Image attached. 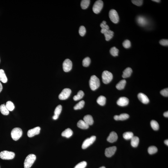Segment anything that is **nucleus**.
I'll list each match as a JSON object with an SVG mask.
<instances>
[{
	"mask_svg": "<svg viewBox=\"0 0 168 168\" xmlns=\"http://www.w3.org/2000/svg\"><path fill=\"white\" fill-rule=\"evenodd\" d=\"M77 126L78 128L82 129H87L89 127V125L82 120H80L78 121Z\"/></svg>",
	"mask_w": 168,
	"mask_h": 168,
	"instance_id": "21",
	"label": "nucleus"
},
{
	"mask_svg": "<svg viewBox=\"0 0 168 168\" xmlns=\"http://www.w3.org/2000/svg\"><path fill=\"white\" fill-rule=\"evenodd\" d=\"M90 0H82L81 3V8L83 10L87 9L90 5Z\"/></svg>",
	"mask_w": 168,
	"mask_h": 168,
	"instance_id": "28",
	"label": "nucleus"
},
{
	"mask_svg": "<svg viewBox=\"0 0 168 168\" xmlns=\"http://www.w3.org/2000/svg\"><path fill=\"white\" fill-rule=\"evenodd\" d=\"M117 147L115 146L109 147L105 150V154L106 157H111L114 154L116 150Z\"/></svg>",
	"mask_w": 168,
	"mask_h": 168,
	"instance_id": "12",
	"label": "nucleus"
},
{
	"mask_svg": "<svg viewBox=\"0 0 168 168\" xmlns=\"http://www.w3.org/2000/svg\"><path fill=\"white\" fill-rule=\"evenodd\" d=\"M96 139V137L95 136H93L90 138H88L85 139L82 143V146L83 149H85L92 144L95 141Z\"/></svg>",
	"mask_w": 168,
	"mask_h": 168,
	"instance_id": "8",
	"label": "nucleus"
},
{
	"mask_svg": "<svg viewBox=\"0 0 168 168\" xmlns=\"http://www.w3.org/2000/svg\"><path fill=\"white\" fill-rule=\"evenodd\" d=\"M91 63V59L90 58L87 57L85 58L82 61V64L84 67L89 66Z\"/></svg>",
	"mask_w": 168,
	"mask_h": 168,
	"instance_id": "36",
	"label": "nucleus"
},
{
	"mask_svg": "<svg viewBox=\"0 0 168 168\" xmlns=\"http://www.w3.org/2000/svg\"><path fill=\"white\" fill-rule=\"evenodd\" d=\"M164 143L165 144L167 145H168V139H166V140L164 141Z\"/></svg>",
	"mask_w": 168,
	"mask_h": 168,
	"instance_id": "48",
	"label": "nucleus"
},
{
	"mask_svg": "<svg viewBox=\"0 0 168 168\" xmlns=\"http://www.w3.org/2000/svg\"><path fill=\"white\" fill-rule=\"evenodd\" d=\"M129 117L128 114L126 113L122 114L120 115H116L114 117V119L116 121H124L127 119Z\"/></svg>",
	"mask_w": 168,
	"mask_h": 168,
	"instance_id": "17",
	"label": "nucleus"
},
{
	"mask_svg": "<svg viewBox=\"0 0 168 168\" xmlns=\"http://www.w3.org/2000/svg\"><path fill=\"white\" fill-rule=\"evenodd\" d=\"M86 33V29L85 27L84 26H82L80 27L79 30V33L80 35L82 37L85 36Z\"/></svg>",
	"mask_w": 168,
	"mask_h": 168,
	"instance_id": "38",
	"label": "nucleus"
},
{
	"mask_svg": "<svg viewBox=\"0 0 168 168\" xmlns=\"http://www.w3.org/2000/svg\"><path fill=\"white\" fill-rule=\"evenodd\" d=\"M102 80L105 84H108L110 82L113 78V75L111 72L108 71H104L102 75Z\"/></svg>",
	"mask_w": 168,
	"mask_h": 168,
	"instance_id": "5",
	"label": "nucleus"
},
{
	"mask_svg": "<svg viewBox=\"0 0 168 168\" xmlns=\"http://www.w3.org/2000/svg\"><path fill=\"white\" fill-rule=\"evenodd\" d=\"M131 139L132 146L134 147H137L139 142V138L138 137L134 136Z\"/></svg>",
	"mask_w": 168,
	"mask_h": 168,
	"instance_id": "24",
	"label": "nucleus"
},
{
	"mask_svg": "<svg viewBox=\"0 0 168 168\" xmlns=\"http://www.w3.org/2000/svg\"><path fill=\"white\" fill-rule=\"evenodd\" d=\"M129 101V99L125 97H122L118 100L117 103L118 105L120 106L124 107L128 104Z\"/></svg>",
	"mask_w": 168,
	"mask_h": 168,
	"instance_id": "13",
	"label": "nucleus"
},
{
	"mask_svg": "<svg viewBox=\"0 0 168 168\" xmlns=\"http://www.w3.org/2000/svg\"><path fill=\"white\" fill-rule=\"evenodd\" d=\"M103 3L102 1L99 0L96 1L93 6V12L96 14L99 13L103 9Z\"/></svg>",
	"mask_w": 168,
	"mask_h": 168,
	"instance_id": "7",
	"label": "nucleus"
},
{
	"mask_svg": "<svg viewBox=\"0 0 168 168\" xmlns=\"http://www.w3.org/2000/svg\"><path fill=\"white\" fill-rule=\"evenodd\" d=\"M84 93L82 91H79L77 93V95L74 96L73 97V99L75 101H78L82 99L84 95Z\"/></svg>",
	"mask_w": 168,
	"mask_h": 168,
	"instance_id": "29",
	"label": "nucleus"
},
{
	"mask_svg": "<svg viewBox=\"0 0 168 168\" xmlns=\"http://www.w3.org/2000/svg\"><path fill=\"white\" fill-rule=\"evenodd\" d=\"M143 1L142 0H133L132 1V2L134 5L137 6H140L143 4Z\"/></svg>",
	"mask_w": 168,
	"mask_h": 168,
	"instance_id": "41",
	"label": "nucleus"
},
{
	"mask_svg": "<svg viewBox=\"0 0 168 168\" xmlns=\"http://www.w3.org/2000/svg\"><path fill=\"white\" fill-rule=\"evenodd\" d=\"M14 152L7 151H4L0 152V158L4 160L12 159L15 157Z\"/></svg>",
	"mask_w": 168,
	"mask_h": 168,
	"instance_id": "4",
	"label": "nucleus"
},
{
	"mask_svg": "<svg viewBox=\"0 0 168 168\" xmlns=\"http://www.w3.org/2000/svg\"><path fill=\"white\" fill-rule=\"evenodd\" d=\"M58 118L59 117H57V116H55V115H54L53 117V119L54 120H55L57 119H58Z\"/></svg>",
	"mask_w": 168,
	"mask_h": 168,
	"instance_id": "47",
	"label": "nucleus"
},
{
	"mask_svg": "<svg viewBox=\"0 0 168 168\" xmlns=\"http://www.w3.org/2000/svg\"><path fill=\"white\" fill-rule=\"evenodd\" d=\"M109 17L112 22L114 24H117L119 20V18L117 11L114 9L110 10L109 12Z\"/></svg>",
	"mask_w": 168,
	"mask_h": 168,
	"instance_id": "6",
	"label": "nucleus"
},
{
	"mask_svg": "<svg viewBox=\"0 0 168 168\" xmlns=\"http://www.w3.org/2000/svg\"><path fill=\"white\" fill-rule=\"evenodd\" d=\"M102 24H104V25H106V22L105 21H104L102 22Z\"/></svg>",
	"mask_w": 168,
	"mask_h": 168,
	"instance_id": "50",
	"label": "nucleus"
},
{
	"mask_svg": "<svg viewBox=\"0 0 168 168\" xmlns=\"http://www.w3.org/2000/svg\"><path fill=\"white\" fill-rule=\"evenodd\" d=\"M118 139V135L117 133L112 131L110 134L107 138V141L110 143H112L117 141Z\"/></svg>",
	"mask_w": 168,
	"mask_h": 168,
	"instance_id": "15",
	"label": "nucleus"
},
{
	"mask_svg": "<svg viewBox=\"0 0 168 168\" xmlns=\"http://www.w3.org/2000/svg\"><path fill=\"white\" fill-rule=\"evenodd\" d=\"M83 121L89 126L92 125L94 123V121L93 118L90 115H88L83 117Z\"/></svg>",
	"mask_w": 168,
	"mask_h": 168,
	"instance_id": "18",
	"label": "nucleus"
},
{
	"mask_svg": "<svg viewBox=\"0 0 168 168\" xmlns=\"http://www.w3.org/2000/svg\"><path fill=\"white\" fill-rule=\"evenodd\" d=\"M41 128L39 127L34 128L30 129L28 131V135L29 137H32L35 135H37L40 133Z\"/></svg>",
	"mask_w": 168,
	"mask_h": 168,
	"instance_id": "11",
	"label": "nucleus"
},
{
	"mask_svg": "<svg viewBox=\"0 0 168 168\" xmlns=\"http://www.w3.org/2000/svg\"><path fill=\"white\" fill-rule=\"evenodd\" d=\"M85 104V102L84 101H81L77 103L74 107V109L75 110L81 109L83 108Z\"/></svg>",
	"mask_w": 168,
	"mask_h": 168,
	"instance_id": "33",
	"label": "nucleus"
},
{
	"mask_svg": "<svg viewBox=\"0 0 168 168\" xmlns=\"http://www.w3.org/2000/svg\"><path fill=\"white\" fill-rule=\"evenodd\" d=\"M100 27L102 28V29H105L107 30H109V26L107 25V24L104 25V24L101 23V24H100Z\"/></svg>",
	"mask_w": 168,
	"mask_h": 168,
	"instance_id": "44",
	"label": "nucleus"
},
{
	"mask_svg": "<svg viewBox=\"0 0 168 168\" xmlns=\"http://www.w3.org/2000/svg\"><path fill=\"white\" fill-rule=\"evenodd\" d=\"M123 46L125 48L128 49L131 46V42L129 40H126L124 41L123 43Z\"/></svg>",
	"mask_w": 168,
	"mask_h": 168,
	"instance_id": "40",
	"label": "nucleus"
},
{
	"mask_svg": "<svg viewBox=\"0 0 168 168\" xmlns=\"http://www.w3.org/2000/svg\"><path fill=\"white\" fill-rule=\"evenodd\" d=\"M157 151V148L155 146H151L148 148V153L150 154H153L156 153Z\"/></svg>",
	"mask_w": 168,
	"mask_h": 168,
	"instance_id": "37",
	"label": "nucleus"
},
{
	"mask_svg": "<svg viewBox=\"0 0 168 168\" xmlns=\"http://www.w3.org/2000/svg\"><path fill=\"white\" fill-rule=\"evenodd\" d=\"M159 43L162 46H168V40L167 39H162L159 41Z\"/></svg>",
	"mask_w": 168,
	"mask_h": 168,
	"instance_id": "43",
	"label": "nucleus"
},
{
	"mask_svg": "<svg viewBox=\"0 0 168 168\" xmlns=\"http://www.w3.org/2000/svg\"><path fill=\"white\" fill-rule=\"evenodd\" d=\"M62 110V106L61 105H59L55 108L54 111V115L59 117Z\"/></svg>",
	"mask_w": 168,
	"mask_h": 168,
	"instance_id": "34",
	"label": "nucleus"
},
{
	"mask_svg": "<svg viewBox=\"0 0 168 168\" xmlns=\"http://www.w3.org/2000/svg\"><path fill=\"white\" fill-rule=\"evenodd\" d=\"M36 159L35 155L30 154L26 157L24 162V168H30L33 165Z\"/></svg>",
	"mask_w": 168,
	"mask_h": 168,
	"instance_id": "2",
	"label": "nucleus"
},
{
	"mask_svg": "<svg viewBox=\"0 0 168 168\" xmlns=\"http://www.w3.org/2000/svg\"><path fill=\"white\" fill-rule=\"evenodd\" d=\"M160 94L163 96L167 97L168 96V88L163 89L160 92Z\"/></svg>",
	"mask_w": 168,
	"mask_h": 168,
	"instance_id": "42",
	"label": "nucleus"
},
{
	"mask_svg": "<svg viewBox=\"0 0 168 168\" xmlns=\"http://www.w3.org/2000/svg\"><path fill=\"white\" fill-rule=\"evenodd\" d=\"M90 85L91 90L93 91L96 90L100 86V80L96 76H91L90 80Z\"/></svg>",
	"mask_w": 168,
	"mask_h": 168,
	"instance_id": "1",
	"label": "nucleus"
},
{
	"mask_svg": "<svg viewBox=\"0 0 168 168\" xmlns=\"http://www.w3.org/2000/svg\"><path fill=\"white\" fill-rule=\"evenodd\" d=\"M152 1L157 3H159L160 2V1H159V0H152Z\"/></svg>",
	"mask_w": 168,
	"mask_h": 168,
	"instance_id": "49",
	"label": "nucleus"
},
{
	"mask_svg": "<svg viewBox=\"0 0 168 168\" xmlns=\"http://www.w3.org/2000/svg\"><path fill=\"white\" fill-rule=\"evenodd\" d=\"M119 51V50L115 47H113L111 49L110 52L112 56H116L118 55Z\"/></svg>",
	"mask_w": 168,
	"mask_h": 168,
	"instance_id": "35",
	"label": "nucleus"
},
{
	"mask_svg": "<svg viewBox=\"0 0 168 168\" xmlns=\"http://www.w3.org/2000/svg\"><path fill=\"white\" fill-rule=\"evenodd\" d=\"M99 168H106L105 166H102V167H101Z\"/></svg>",
	"mask_w": 168,
	"mask_h": 168,
	"instance_id": "51",
	"label": "nucleus"
},
{
	"mask_svg": "<svg viewBox=\"0 0 168 168\" xmlns=\"http://www.w3.org/2000/svg\"><path fill=\"white\" fill-rule=\"evenodd\" d=\"M138 97L139 100L143 104H147L149 103V100L148 98L143 93H139L138 94Z\"/></svg>",
	"mask_w": 168,
	"mask_h": 168,
	"instance_id": "14",
	"label": "nucleus"
},
{
	"mask_svg": "<svg viewBox=\"0 0 168 168\" xmlns=\"http://www.w3.org/2000/svg\"><path fill=\"white\" fill-rule=\"evenodd\" d=\"M71 93V90L69 89H64L59 94V98L61 100H65L69 97Z\"/></svg>",
	"mask_w": 168,
	"mask_h": 168,
	"instance_id": "9",
	"label": "nucleus"
},
{
	"mask_svg": "<svg viewBox=\"0 0 168 168\" xmlns=\"http://www.w3.org/2000/svg\"><path fill=\"white\" fill-rule=\"evenodd\" d=\"M6 106L9 111H12L15 109V107L14 103L10 101H8L6 103Z\"/></svg>",
	"mask_w": 168,
	"mask_h": 168,
	"instance_id": "30",
	"label": "nucleus"
},
{
	"mask_svg": "<svg viewBox=\"0 0 168 168\" xmlns=\"http://www.w3.org/2000/svg\"><path fill=\"white\" fill-rule=\"evenodd\" d=\"M73 134V131L70 129L68 128L63 132L62 133L61 135L67 138H69L72 136Z\"/></svg>",
	"mask_w": 168,
	"mask_h": 168,
	"instance_id": "19",
	"label": "nucleus"
},
{
	"mask_svg": "<svg viewBox=\"0 0 168 168\" xmlns=\"http://www.w3.org/2000/svg\"><path fill=\"white\" fill-rule=\"evenodd\" d=\"M106 99L103 96H100L97 99V103L100 105L103 106L106 104Z\"/></svg>",
	"mask_w": 168,
	"mask_h": 168,
	"instance_id": "26",
	"label": "nucleus"
},
{
	"mask_svg": "<svg viewBox=\"0 0 168 168\" xmlns=\"http://www.w3.org/2000/svg\"><path fill=\"white\" fill-rule=\"evenodd\" d=\"M0 81L4 83L7 82L8 79L3 69H0Z\"/></svg>",
	"mask_w": 168,
	"mask_h": 168,
	"instance_id": "23",
	"label": "nucleus"
},
{
	"mask_svg": "<svg viewBox=\"0 0 168 168\" xmlns=\"http://www.w3.org/2000/svg\"><path fill=\"white\" fill-rule=\"evenodd\" d=\"M23 134L22 129L19 128H15L12 130L11 132V136L13 139L17 141L21 137Z\"/></svg>",
	"mask_w": 168,
	"mask_h": 168,
	"instance_id": "3",
	"label": "nucleus"
},
{
	"mask_svg": "<svg viewBox=\"0 0 168 168\" xmlns=\"http://www.w3.org/2000/svg\"><path fill=\"white\" fill-rule=\"evenodd\" d=\"M0 111L1 113L4 115H8L9 114V111L4 104L1 105L0 106Z\"/></svg>",
	"mask_w": 168,
	"mask_h": 168,
	"instance_id": "27",
	"label": "nucleus"
},
{
	"mask_svg": "<svg viewBox=\"0 0 168 168\" xmlns=\"http://www.w3.org/2000/svg\"><path fill=\"white\" fill-rule=\"evenodd\" d=\"M151 126L152 128L155 130H157L159 128V125L158 122L155 120H152L151 121Z\"/></svg>",
	"mask_w": 168,
	"mask_h": 168,
	"instance_id": "32",
	"label": "nucleus"
},
{
	"mask_svg": "<svg viewBox=\"0 0 168 168\" xmlns=\"http://www.w3.org/2000/svg\"><path fill=\"white\" fill-rule=\"evenodd\" d=\"M72 67V63L69 59H66L63 62V70L65 72H68L71 70Z\"/></svg>",
	"mask_w": 168,
	"mask_h": 168,
	"instance_id": "10",
	"label": "nucleus"
},
{
	"mask_svg": "<svg viewBox=\"0 0 168 168\" xmlns=\"http://www.w3.org/2000/svg\"><path fill=\"white\" fill-rule=\"evenodd\" d=\"M132 73V70L131 68L130 67H128L123 71L122 77L124 78L130 77Z\"/></svg>",
	"mask_w": 168,
	"mask_h": 168,
	"instance_id": "20",
	"label": "nucleus"
},
{
	"mask_svg": "<svg viewBox=\"0 0 168 168\" xmlns=\"http://www.w3.org/2000/svg\"><path fill=\"white\" fill-rule=\"evenodd\" d=\"M87 165V163L85 161H82L77 164L74 168H85Z\"/></svg>",
	"mask_w": 168,
	"mask_h": 168,
	"instance_id": "39",
	"label": "nucleus"
},
{
	"mask_svg": "<svg viewBox=\"0 0 168 168\" xmlns=\"http://www.w3.org/2000/svg\"><path fill=\"white\" fill-rule=\"evenodd\" d=\"M126 84V80L125 79L121 80L116 85V88L119 90H123Z\"/></svg>",
	"mask_w": 168,
	"mask_h": 168,
	"instance_id": "25",
	"label": "nucleus"
},
{
	"mask_svg": "<svg viewBox=\"0 0 168 168\" xmlns=\"http://www.w3.org/2000/svg\"><path fill=\"white\" fill-rule=\"evenodd\" d=\"M163 116L164 117H168V112H165L163 114Z\"/></svg>",
	"mask_w": 168,
	"mask_h": 168,
	"instance_id": "45",
	"label": "nucleus"
},
{
	"mask_svg": "<svg viewBox=\"0 0 168 168\" xmlns=\"http://www.w3.org/2000/svg\"><path fill=\"white\" fill-rule=\"evenodd\" d=\"M3 89V87L2 84L1 83V82H0V93L1 92V91H2Z\"/></svg>",
	"mask_w": 168,
	"mask_h": 168,
	"instance_id": "46",
	"label": "nucleus"
},
{
	"mask_svg": "<svg viewBox=\"0 0 168 168\" xmlns=\"http://www.w3.org/2000/svg\"><path fill=\"white\" fill-rule=\"evenodd\" d=\"M133 136V133L130 132H127L123 134V138L126 140L131 139Z\"/></svg>",
	"mask_w": 168,
	"mask_h": 168,
	"instance_id": "31",
	"label": "nucleus"
},
{
	"mask_svg": "<svg viewBox=\"0 0 168 168\" xmlns=\"http://www.w3.org/2000/svg\"><path fill=\"white\" fill-rule=\"evenodd\" d=\"M114 34V32L110 30L106 31L104 34L106 40L109 41L111 40L113 37Z\"/></svg>",
	"mask_w": 168,
	"mask_h": 168,
	"instance_id": "22",
	"label": "nucleus"
},
{
	"mask_svg": "<svg viewBox=\"0 0 168 168\" xmlns=\"http://www.w3.org/2000/svg\"><path fill=\"white\" fill-rule=\"evenodd\" d=\"M137 21L138 24L141 26L144 27L148 24L147 19L144 17L139 16L137 19Z\"/></svg>",
	"mask_w": 168,
	"mask_h": 168,
	"instance_id": "16",
	"label": "nucleus"
}]
</instances>
